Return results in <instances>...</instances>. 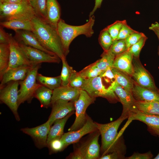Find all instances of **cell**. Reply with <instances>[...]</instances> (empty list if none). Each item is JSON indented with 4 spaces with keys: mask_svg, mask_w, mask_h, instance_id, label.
Listing matches in <instances>:
<instances>
[{
    "mask_svg": "<svg viewBox=\"0 0 159 159\" xmlns=\"http://www.w3.org/2000/svg\"><path fill=\"white\" fill-rule=\"evenodd\" d=\"M158 136L159 137V135Z\"/></svg>",
    "mask_w": 159,
    "mask_h": 159,
    "instance_id": "obj_52",
    "label": "cell"
},
{
    "mask_svg": "<svg viewBox=\"0 0 159 159\" xmlns=\"http://www.w3.org/2000/svg\"><path fill=\"white\" fill-rule=\"evenodd\" d=\"M47 22L57 29L58 23L61 19L60 6L57 0H47Z\"/></svg>",
    "mask_w": 159,
    "mask_h": 159,
    "instance_id": "obj_23",
    "label": "cell"
},
{
    "mask_svg": "<svg viewBox=\"0 0 159 159\" xmlns=\"http://www.w3.org/2000/svg\"><path fill=\"white\" fill-rule=\"evenodd\" d=\"M32 31L42 46L61 59L64 56L61 40L57 29L48 22L35 16L32 20Z\"/></svg>",
    "mask_w": 159,
    "mask_h": 159,
    "instance_id": "obj_1",
    "label": "cell"
},
{
    "mask_svg": "<svg viewBox=\"0 0 159 159\" xmlns=\"http://www.w3.org/2000/svg\"><path fill=\"white\" fill-rule=\"evenodd\" d=\"M74 113H70L64 118L54 121L53 123L54 125L51 127L48 133L47 145L51 140L61 138L64 134V129L67 121Z\"/></svg>",
    "mask_w": 159,
    "mask_h": 159,
    "instance_id": "obj_24",
    "label": "cell"
},
{
    "mask_svg": "<svg viewBox=\"0 0 159 159\" xmlns=\"http://www.w3.org/2000/svg\"><path fill=\"white\" fill-rule=\"evenodd\" d=\"M0 1L8 3H18L22 2L21 0H0Z\"/></svg>",
    "mask_w": 159,
    "mask_h": 159,
    "instance_id": "obj_49",
    "label": "cell"
},
{
    "mask_svg": "<svg viewBox=\"0 0 159 159\" xmlns=\"http://www.w3.org/2000/svg\"><path fill=\"white\" fill-rule=\"evenodd\" d=\"M132 63L133 71L131 77L133 80L143 87L159 90L156 86L153 77L142 65L139 58L133 57Z\"/></svg>",
    "mask_w": 159,
    "mask_h": 159,
    "instance_id": "obj_12",
    "label": "cell"
},
{
    "mask_svg": "<svg viewBox=\"0 0 159 159\" xmlns=\"http://www.w3.org/2000/svg\"><path fill=\"white\" fill-rule=\"evenodd\" d=\"M9 44L10 57L9 67L7 69L24 65L33 66L30 64L18 42L11 34H10Z\"/></svg>",
    "mask_w": 159,
    "mask_h": 159,
    "instance_id": "obj_15",
    "label": "cell"
},
{
    "mask_svg": "<svg viewBox=\"0 0 159 159\" xmlns=\"http://www.w3.org/2000/svg\"><path fill=\"white\" fill-rule=\"evenodd\" d=\"M62 62V68L60 75L62 80V86L69 85L71 79L75 71L70 66L66 61L65 57L61 59Z\"/></svg>",
    "mask_w": 159,
    "mask_h": 159,
    "instance_id": "obj_33",
    "label": "cell"
},
{
    "mask_svg": "<svg viewBox=\"0 0 159 159\" xmlns=\"http://www.w3.org/2000/svg\"><path fill=\"white\" fill-rule=\"evenodd\" d=\"M85 80L79 74L78 72L75 71L72 76L69 85L73 87L81 89Z\"/></svg>",
    "mask_w": 159,
    "mask_h": 159,
    "instance_id": "obj_39",
    "label": "cell"
},
{
    "mask_svg": "<svg viewBox=\"0 0 159 159\" xmlns=\"http://www.w3.org/2000/svg\"><path fill=\"white\" fill-rule=\"evenodd\" d=\"M89 17L87 22L80 26L68 24L61 18L59 21L57 29L66 57L69 52L71 43L76 37L83 34L87 37H90L94 34L93 27L95 22V17L93 15Z\"/></svg>",
    "mask_w": 159,
    "mask_h": 159,
    "instance_id": "obj_2",
    "label": "cell"
},
{
    "mask_svg": "<svg viewBox=\"0 0 159 159\" xmlns=\"http://www.w3.org/2000/svg\"><path fill=\"white\" fill-rule=\"evenodd\" d=\"M154 159H159V153L154 158Z\"/></svg>",
    "mask_w": 159,
    "mask_h": 159,
    "instance_id": "obj_50",
    "label": "cell"
},
{
    "mask_svg": "<svg viewBox=\"0 0 159 159\" xmlns=\"http://www.w3.org/2000/svg\"><path fill=\"white\" fill-rule=\"evenodd\" d=\"M135 105L140 112L147 114L159 115V102L136 100Z\"/></svg>",
    "mask_w": 159,
    "mask_h": 159,
    "instance_id": "obj_28",
    "label": "cell"
},
{
    "mask_svg": "<svg viewBox=\"0 0 159 159\" xmlns=\"http://www.w3.org/2000/svg\"><path fill=\"white\" fill-rule=\"evenodd\" d=\"M36 79L39 84L52 90L62 86L60 75L56 77H49L38 73Z\"/></svg>",
    "mask_w": 159,
    "mask_h": 159,
    "instance_id": "obj_31",
    "label": "cell"
},
{
    "mask_svg": "<svg viewBox=\"0 0 159 159\" xmlns=\"http://www.w3.org/2000/svg\"><path fill=\"white\" fill-rule=\"evenodd\" d=\"M4 27H0V43H9L10 34L6 33Z\"/></svg>",
    "mask_w": 159,
    "mask_h": 159,
    "instance_id": "obj_45",
    "label": "cell"
},
{
    "mask_svg": "<svg viewBox=\"0 0 159 159\" xmlns=\"http://www.w3.org/2000/svg\"><path fill=\"white\" fill-rule=\"evenodd\" d=\"M145 36L143 33L137 31L131 34L125 39L127 49Z\"/></svg>",
    "mask_w": 159,
    "mask_h": 159,
    "instance_id": "obj_41",
    "label": "cell"
},
{
    "mask_svg": "<svg viewBox=\"0 0 159 159\" xmlns=\"http://www.w3.org/2000/svg\"><path fill=\"white\" fill-rule=\"evenodd\" d=\"M102 1L103 0H95L94 6L92 11L90 12L89 17L93 15L97 9L100 7Z\"/></svg>",
    "mask_w": 159,
    "mask_h": 159,
    "instance_id": "obj_48",
    "label": "cell"
},
{
    "mask_svg": "<svg viewBox=\"0 0 159 159\" xmlns=\"http://www.w3.org/2000/svg\"><path fill=\"white\" fill-rule=\"evenodd\" d=\"M98 41L104 51H108L112 45L113 40L106 27L101 31Z\"/></svg>",
    "mask_w": 159,
    "mask_h": 159,
    "instance_id": "obj_35",
    "label": "cell"
},
{
    "mask_svg": "<svg viewBox=\"0 0 159 159\" xmlns=\"http://www.w3.org/2000/svg\"><path fill=\"white\" fill-rule=\"evenodd\" d=\"M153 155L150 151L144 153H135L131 156L127 158L128 159H150L153 158Z\"/></svg>",
    "mask_w": 159,
    "mask_h": 159,
    "instance_id": "obj_44",
    "label": "cell"
},
{
    "mask_svg": "<svg viewBox=\"0 0 159 159\" xmlns=\"http://www.w3.org/2000/svg\"><path fill=\"white\" fill-rule=\"evenodd\" d=\"M97 130L95 122L87 115L86 122L82 127L74 131H69L64 133L60 139L65 148L69 145L77 142L85 135L93 133Z\"/></svg>",
    "mask_w": 159,
    "mask_h": 159,
    "instance_id": "obj_13",
    "label": "cell"
},
{
    "mask_svg": "<svg viewBox=\"0 0 159 159\" xmlns=\"http://www.w3.org/2000/svg\"><path fill=\"white\" fill-rule=\"evenodd\" d=\"M52 111L48 120L51 126L55 120L61 119L75 111L74 102L58 100L51 104Z\"/></svg>",
    "mask_w": 159,
    "mask_h": 159,
    "instance_id": "obj_16",
    "label": "cell"
},
{
    "mask_svg": "<svg viewBox=\"0 0 159 159\" xmlns=\"http://www.w3.org/2000/svg\"><path fill=\"white\" fill-rule=\"evenodd\" d=\"M36 16L28 1L13 3L0 1L1 21L14 19L32 20Z\"/></svg>",
    "mask_w": 159,
    "mask_h": 159,
    "instance_id": "obj_4",
    "label": "cell"
},
{
    "mask_svg": "<svg viewBox=\"0 0 159 159\" xmlns=\"http://www.w3.org/2000/svg\"><path fill=\"white\" fill-rule=\"evenodd\" d=\"M109 49L115 57L128 50L125 39L115 40L113 41Z\"/></svg>",
    "mask_w": 159,
    "mask_h": 159,
    "instance_id": "obj_36",
    "label": "cell"
},
{
    "mask_svg": "<svg viewBox=\"0 0 159 159\" xmlns=\"http://www.w3.org/2000/svg\"><path fill=\"white\" fill-rule=\"evenodd\" d=\"M10 52L9 43H0V79L9 67Z\"/></svg>",
    "mask_w": 159,
    "mask_h": 159,
    "instance_id": "obj_29",
    "label": "cell"
},
{
    "mask_svg": "<svg viewBox=\"0 0 159 159\" xmlns=\"http://www.w3.org/2000/svg\"><path fill=\"white\" fill-rule=\"evenodd\" d=\"M108 88L113 91L122 105L121 116H127L128 118L138 110L135 105L136 100L132 92L124 88L115 80L112 82Z\"/></svg>",
    "mask_w": 159,
    "mask_h": 159,
    "instance_id": "obj_10",
    "label": "cell"
},
{
    "mask_svg": "<svg viewBox=\"0 0 159 159\" xmlns=\"http://www.w3.org/2000/svg\"><path fill=\"white\" fill-rule=\"evenodd\" d=\"M132 93L136 101L159 102V90H156L143 87L139 85L134 81Z\"/></svg>",
    "mask_w": 159,
    "mask_h": 159,
    "instance_id": "obj_21",
    "label": "cell"
},
{
    "mask_svg": "<svg viewBox=\"0 0 159 159\" xmlns=\"http://www.w3.org/2000/svg\"><path fill=\"white\" fill-rule=\"evenodd\" d=\"M127 118V116L121 115L116 120L107 124L95 122L101 136L102 155L115 150L124 149V145L120 139L121 135L118 133L117 130L122 122Z\"/></svg>",
    "mask_w": 159,
    "mask_h": 159,
    "instance_id": "obj_3",
    "label": "cell"
},
{
    "mask_svg": "<svg viewBox=\"0 0 159 159\" xmlns=\"http://www.w3.org/2000/svg\"><path fill=\"white\" fill-rule=\"evenodd\" d=\"M125 20H117L106 27L113 41L116 40Z\"/></svg>",
    "mask_w": 159,
    "mask_h": 159,
    "instance_id": "obj_37",
    "label": "cell"
},
{
    "mask_svg": "<svg viewBox=\"0 0 159 159\" xmlns=\"http://www.w3.org/2000/svg\"><path fill=\"white\" fill-rule=\"evenodd\" d=\"M149 29L155 33L159 42V23L156 21L152 24L149 27ZM158 54L159 56V45L158 47Z\"/></svg>",
    "mask_w": 159,
    "mask_h": 159,
    "instance_id": "obj_47",
    "label": "cell"
},
{
    "mask_svg": "<svg viewBox=\"0 0 159 159\" xmlns=\"http://www.w3.org/2000/svg\"><path fill=\"white\" fill-rule=\"evenodd\" d=\"M111 70L115 81L124 88L132 92L134 81L131 77L114 67L112 68Z\"/></svg>",
    "mask_w": 159,
    "mask_h": 159,
    "instance_id": "obj_25",
    "label": "cell"
},
{
    "mask_svg": "<svg viewBox=\"0 0 159 159\" xmlns=\"http://www.w3.org/2000/svg\"><path fill=\"white\" fill-rule=\"evenodd\" d=\"M49 122L47 120L44 124L37 127L21 128L23 133L30 136L33 140L36 146L39 149L47 147L48 133L51 127Z\"/></svg>",
    "mask_w": 159,
    "mask_h": 159,
    "instance_id": "obj_14",
    "label": "cell"
},
{
    "mask_svg": "<svg viewBox=\"0 0 159 159\" xmlns=\"http://www.w3.org/2000/svg\"><path fill=\"white\" fill-rule=\"evenodd\" d=\"M53 91V90L41 85L35 91L34 97L39 101L42 107L47 108L51 105Z\"/></svg>",
    "mask_w": 159,
    "mask_h": 159,
    "instance_id": "obj_27",
    "label": "cell"
},
{
    "mask_svg": "<svg viewBox=\"0 0 159 159\" xmlns=\"http://www.w3.org/2000/svg\"><path fill=\"white\" fill-rule=\"evenodd\" d=\"M100 135L97 130V132L75 150L70 156L69 158L96 159L100 158L98 140Z\"/></svg>",
    "mask_w": 159,
    "mask_h": 159,
    "instance_id": "obj_8",
    "label": "cell"
},
{
    "mask_svg": "<svg viewBox=\"0 0 159 159\" xmlns=\"http://www.w3.org/2000/svg\"><path fill=\"white\" fill-rule=\"evenodd\" d=\"M18 42L32 66L42 62L59 63L61 60L57 55L51 54L22 43Z\"/></svg>",
    "mask_w": 159,
    "mask_h": 159,
    "instance_id": "obj_11",
    "label": "cell"
},
{
    "mask_svg": "<svg viewBox=\"0 0 159 159\" xmlns=\"http://www.w3.org/2000/svg\"><path fill=\"white\" fill-rule=\"evenodd\" d=\"M133 56L128 50L115 57L113 67L132 76L133 71Z\"/></svg>",
    "mask_w": 159,
    "mask_h": 159,
    "instance_id": "obj_22",
    "label": "cell"
},
{
    "mask_svg": "<svg viewBox=\"0 0 159 159\" xmlns=\"http://www.w3.org/2000/svg\"><path fill=\"white\" fill-rule=\"evenodd\" d=\"M128 119L130 121L136 120L144 122L150 133L155 136L159 135V115L145 114L138 110Z\"/></svg>",
    "mask_w": 159,
    "mask_h": 159,
    "instance_id": "obj_17",
    "label": "cell"
},
{
    "mask_svg": "<svg viewBox=\"0 0 159 159\" xmlns=\"http://www.w3.org/2000/svg\"><path fill=\"white\" fill-rule=\"evenodd\" d=\"M96 98L90 96L84 90L81 89L78 99L74 102L76 117L74 121L68 129L74 131L82 127L85 123L87 117L86 111L88 107L93 103Z\"/></svg>",
    "mask_w": 159,
    "mask_h": 159,
    "instance_id": "obj_7",
    "label": "cell"
},
{
    "mask_svg": "<svg viewBox=\"0 0 159 159\" xmlns=\"http://www.w3.org/2000/svg\"><path fill=\"white\" fill-rule=\"evenodd\" d=\"M50 153L60 151L65 148L64 144L60 139H56L51 140L47 145Z\"/></svg>",
    "mask_w": 159,
    "mask_h": 159,
    "instance_id": "obj_40",
    "label": "cell"
},
{
    "mask_svg": "<svg viewBox=\"0 0 159 159\" xmlns=\"http://www.w3.org/2000/svg\"><path fill=\"white\" fill-rule=\"evenodd\" d=\"M101 56V58L95 62V63L97 67L103 73L109 67H113L115 57L109 49L104 51Z\"/></svg>",
    "mask_w": 159,
    "mask_h": 159,
    "instance_id": "obj_30",
    "label": "cell"
},
{
    "mask_svg": "<svg viewBox=\"0 0 159 159\" xmlns=\"http://www.w3.org/2000/svg\"><path fill=\"white\" fill-rule=\"evenodd\" d=\"M81 89L68 85L61 86L53 90L51 104L56 100H62L74 102L78 98Z\"/></svg>",
    "mask_w": 159,
    "mask_h": 159,
    "instance_id": "obj_19",
    "label": "cell"
},
{
    "mask_svg": "<svg viewBox=\"0 0 159 159\" xmlns=\"http://www.w3.org/2000/svg\"><path fill=\"white\" fill-rule=\"evenodd\" d=\"M41 64L33 66L30 69L26 78L19 81L20 88L19 90L18 104L20 105L26 101L30 103L35 91L42 85L37 83V75Z\"/></svg>",
    "mask_w": 159,
    "mask_h": 159,
    "instance_id": "obj_5",
    "label": "cell"
},
{
    "mask_svg": "<svg viewBox=\"0 0 159 159\" xmlns=\"http://www.w3.org/2000/svg\"><path fill=\"white\" fill-rule=\"evenodd\" d=\"M36 16L47 21V0H28Z\"/></svg>",
    "mask_w": 159,
    "mask_h": 159,
    "instance_id": "obj_32",
    "label": "cell"
},
{
    "mask_svg": "<svg viewBox=\"0 0 159 159\" xmlns=\"http://www.w3.org/2000/svg\"><path fill=\"white\" fill-rule=\"evenodd\" d=\"M78 72L85 80L100 76L103 73L97 66L95 62L85 67Z\"/></svg>",
    "mask_w": 159,
    "mask_h": 159,
    "instance_id": "obj_34",
    "label": "cell"
},
{
    "mask_svg": "<svg viewBox=\"0 0 159 159\" xmlns=\"http://www.w3.org/2000/svg\"><path fill=\"white\" fill-rule=\"evenodd\" d=\"M112 68L111 67H109L100 76L102 78H104L105 80H110L112 82L115 81V80L113 74L111 70Z\"/></svg>",
    "mask_w": 159,
    "mask_h": 159,
    "instance_id": "obj_46",
    "label": "cell"
},
{
    "mask_svg": "<svg viewBox=\"0 0 159 159\" xmlns=\"http://www.w3.org/2000/svg\"><path fill=\"white\" fill-rule=\"evenodd\" d=\"M20 81H11L0 88V100L7 105L14 114L16 120H20L18 112V87Z\"/></svg>",
    "mask_w": 159,
    "mask_h": 159,
    "instance_id": "obj_9",
    "label": "cell"
},
{
    "mask_svg": "<svg viewBox=\"0 0 159 159\" xmlns=\"http://www.w3.org/2000/svg\"><path fill=\"white\" fill-rule=\"evenodd\" d=\"M123 150H115L102 156L100 159H124L125 153Z\"/></svg>",
    "mask_w": 159,
    "mask_h": 159,
    "instance_id": "obj_43",
    "label": "cell"
},
{
    "mask_svg": "<svg viewBox=\"0 0 159 159\" xmlns=\"http://www.w3.org/2000/svg\"><path fill=\"white\" fill-rule=\"evenodd\" d=\"M32 66L24 65L7 69L0 79V88L11 81L24 80Z\"/></svg>",
    "mask_w": 159,
    "mask_h": 159,
    "instance_id": "obj_20",
    "label": "cell"
},
{
    "mask_svg": "<svg viewBox=\"0 0 159 159\" xmlns=\"http://www.w3.org/2000/svg\"><path fill=\"white\" fill-rule=\"evenodd\" d=\"M15 32L14 37L18 42L39 49L49 54L56 55L54 53L45 49L41 44L36 36L32 31L19 30L15 31Z\"/></svg>",
    "mask_w": 159,
    "mask_h": 159,
    "instance_id": "obj_18",
    "label": "cell"
},
{
    "mask_svg": "<svg viewBox=\"0 0 159 159\" xmlns=\"http://www.w3.org/2000/svg\"><path fill=\"white\" fill-rule=\"evenodd\" d=\"M0 26L4 28L13 30L14 31L25 30L32 31V20L14 19L0 21Z\"/></svg>",
    "mask_w": 159,
    "mask_h": 159,
    "instance_id": "obj_26",
    "label": "cell"
},
{
    "mask_svg": "<svg viewBox=\"0 0 159 159\" xmlns=\"http://www.w3.org/2000/svg\"><path fill=\"white\" fill-rule=\"evenodd\" d=\"M136 31L128 25L125 20L116 40L125 39L131 34Z\"/></svg>",
    "mask_w": 159,
    "mask_h": 159,
    "instance_id": "obj_42",
    "label": "cell"
},
{
    "mask_svg": "<svg viewBox=\"0 0 159 159\" xmlns=\"http://www.w3.org/2000/svg\"><path fill=\"white\" fill-rule=\"evenodd\" d=\"M147 39L146 35L142 37L137 43L132 45L127 50L132 55L133 57L139 58L140 52Z\"/></svg>",
    "mask_w": 159,
    "mask_h": 159,
    "instance_id": "obj_38",
    "label": "cell"
},
{
    "mask_svg": "<svg viewBox=\"0 0 159 159\" xmlns=\"http://www.w3.org/2000/svg\"><path fill=\"white\" fill-rule=\"evenodd\" d=\"M81 89L86 91L92 97H103L111 103H115L119 101L112 90L106 88L100 76L85 80Z\"/></svg>",
    "mask_w": 159,
    "mask_h": 159,
    "instance_id": "obj_6",
    "label": "cell"
},
{
    "mask_svg": "<svg viewBox=\"0 0 159 159\" xmlns=\"http://www.w3.org/2000/svg\"><path fill=\"white\" fill-rule=\"evenodd\" d=\"M21 0L23 1H28V0Z\"/></svg>",
    "mask_w": 159,
    "mask_h": 159,
    "instance_id": "obj_51",
    "label": "cell"
}]
</instances>
